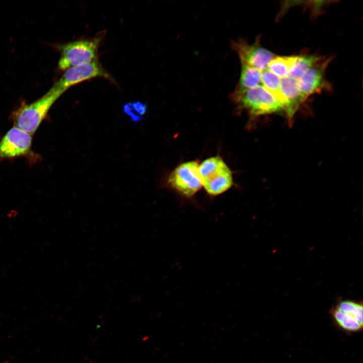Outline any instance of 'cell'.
Instances as JSON below:
<instances>
[{
    "instance_id": "cell-1",
    "label": "cell",
    "mask_w": 363,
    "mask_h": 363,
    "mask_svg": "<svg viewBox=\"0 0 363 363\" xmlns=\"http://www.w3.org/2000/svg\"><path fill=\"white\" fill-rule=\"evenodd\" d=\"M62 95L52 88L36 101L24 103L12 115L15 127L32 135L45 118L50 108Z\"/></svg>"
},
{
    "instance_id": "cell-16",
    "label": "cell",
    "mask_w": 363,
    "mask_h": 363,
    "mask_svg": "<svg viewBox=\"0 0 363 363\" xmlns=\"http://www.w3.org/2000/svg\"><path fill=\"white\" fill-rule=\"evenodd\" d=\"M125 112L127 113L131 111H135V118H141V116L145 113L146 108L145 104L140 102L126 104L124 106Z\"/></svg>"
},
{
    "instance_id": "cell-15",
    "label": "cell",
    "mask_w": 363,
    "mask_h": 363,
    "mask_svg": "<svg viewBox=\"0 0 363 363\" xmlns=\"http://www.w3.org/2000/svg\"><path fill=\"white\" fill-rule=\"evenodd\" d=\"M291 61V56H275L269 63L267 69L280 79H283L288 77Z\"/></svg>"
},
{
    "instance_id": "cell-9",
    "label": "cell",
    "mask_w": 363,
    "mask_h": 363,
    "mask_svg": "<svg viewBox=\"0 0 363 363\" xmlns=\"http://www.w3.org/2000/svg\"><path fill=\"white\" fill-rule=\"evenodd\" d=\"M330 61V59L320 57L297 80L301 92L307 97L327 88L325 73Z\"/></svg>"
},
{
    "instance_id": "cell-2",
    "label": "cell",
    "mask_w": 363,
    "mask_h": 363,
    "mask_svg": "<svg viewBox=\"0 0 363 363\" xmlns=\"http://www.w3.org/2000/svg\"><path fill=\"white\" fill-rule=\"evenodd\" d=\"M232 97L238 107L253 116L283 110L279 101L261 85L243 91H234Z\"/></svg>"
},
{
    "instance_id": "cell-5",
    "label": "cell",
    "mask_w": 363,
    "mask_h": 363,
    "mask_svg": "<svg viewBox=\"0 0 363 363\" xmlns=\"http://www.w3.org/2000/svg\"><path fill=\"white\" fill-rule=\"evenodd\" d=\"M51 87L62 94L71 87L97 77L111 79L109 74L97 60L80 66L70 68Z\"/></svg>"
},
{
    "instance_id": "cell-11",
    "label": "cell",
    "mask_w": 363,
    "mask_h": 363,
    "mask_svg": "<svg viewBox=\"0 0 363 363\" xmlns=\"http://www.w3.org/2000/svg\"><path fill=\"white\" fill-rule=\"evenodd\" d=\"M202 186L216 182L231 172L223 159L219 156L209 158L199 166Z\"/></svg>"
},
{
    "instance_id": "cell-10",
    "label": "cell",
    "mask_w": 363,
    "mask_h": 363,
    "mask_svg": "<svg viewBox=\"0 0 363 363\" xmlns=\"http://www.w3.org/2000/svg\"><path fill=\"white\" fill-rule=\"evenodd\" d=\"M281 90L286 101L284 111L291 122L299 106L307 97L301 92L298 80L289 77L281 79Z\"/></svg>"
},
{
    "instance_id": "cell-12",
    "label": "cell",
    "mask_w": 363,
    "mask_h": 363,
    "mask_svg": "<svg viewBox=\"0 0 363 363\" xmlns=\"http://www.w3.org/2000/svg\"><path fill=\"white\" fill-rule=\"evenodd\" d=\"M241 66L240 78L234 91H243L260 85L262 72L251 66Z\"/></svg>"
},
{
    "instance_id": "cell-14",
    "label": "cell",
    "mask_w": 363,
    "mask_h": 363,
    "mask_svg": "<svg viewBox=\"0 0 363 363\" xmlns=\"http://www.w3.org/2000/svg\"><path fill=\"white\" fill-rule=\"evenodd\" d=\"M320 58L315 55L291 56L288 77L298 80Z\"/></svg>"
},
{
    "instance_id": "cell-7",
    "label": "cell",
    "mask_w": 363,
    "mask_h": 363,
    "mask_svg": "<svg viewBox=\"0 0 363 363\" xmlns=\"http://www.w3.org/2000/svg\"><path fill=\"white\" fill-rule=\"evenodd\" d=\"M32 135L14 127L0 141V159L28 154L31 149Z\"/></svg>"
},
{
    "instance_id": "cell-3",
    "label": "cell",
    "mask_w": 363,
    "mask_h": 363,
    "mask_svg": "<svg viewBox=\"0 0 363 363\" xmlns=\"http://www.w3.org/2000/svg\"><path fill=\"white\" fill-rule=\"evenodd\" d=\"M102 35L87 39H80L58 46L60 52L58 62L59 70L67 69L97 60L99 46Z\"/></svg>"
},
{
    "instance_id": "cell-4",
    "label": "cell",
    "mask_w": 363,
    "mask_h": 363,
    "mask_svg": "<svg viewBox=\"0 0 363 363\" xmlns=\"http://www.w3.org/2000/svg\"><path fill=\"white\" fill-rule=\"evenodd\" d=\"M199 166L195 161L181 164L170 173L168 183L186 198L192 197L202 187Z\"/></svg>"
},
{
    "instance_id": "cell-8",
    "label": "cell",
    "mask_w": 363,
    "mask_h": 363,
    "mask_svg": "<svg viewBox=\"0 0 363 363\" xmlns=\"http://www.w3.org/2000/svg\"><path fill=\"white\" fill-rule=\"evenodd\" d=\"M232 45L238 54L241 64L252 66L261 72L267 69L269 63L275 56L273 52L262 47L259 40L252 44L239 40L233 41Z\"/></svg>"
},
{
    "instance_id": "cell-13",
    "label": "cell",
    "mask_w": 363,
    "mask_h": 363,
    "mask_svg": "<svg viewBox=\"0 0 363 363\" xmlns=\"http://www.w3.org/2000/svg\"><path fill=\"white\" fill-rule=\"evenodd\" d=\"M281 104L285 110L286 101L281 90V79L268 69L262 72L261 84Z\"/></svg>"
},
{
    "instance_id": "cell-6",
    "label": "cell",
    "mask_w": 363,
    "mask_h": 363,
    "mask_svg": "<svg viewBox=\"0 0 363 363\" xmlns=\"http://www.w3.org/2000/svg\"><path fill=\"white\" fill-rule=\"evenodd\" d=\"M335 324L342 330L356 332L362 329V305L351 300L339 302L331 311Z\"/></svg>"
},
{
    "instance_id": "cell-17",
    "label": "cell",
    "mask_w": 363,
    "mask_h": 363,
    "mask_svg": "<svg viewBox=\"0 0 363 363\" xmlns=\"http://www.w3.org/2000/svg\"><path fill=\"white\" fill-rule=\"evenodd\" d=\"M1 363V362H0Z\"/></svg>"
}]
</instances>
